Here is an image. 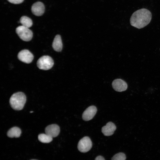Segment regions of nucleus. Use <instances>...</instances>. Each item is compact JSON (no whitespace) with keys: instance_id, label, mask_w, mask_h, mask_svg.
Wrapping results in <instances>:
<instances>
[{"instance_id":"f257e3e1","label":"nucleus","mask_w":160,"mask_h":160,"mask_svg":"<svg viewBox=\"0 0 160 160\" xmlns=\"http://www.w3.org/2000/svg\"><path fill=\"white\" fill-rule=\"evenodd\" d=\"M151 12L145 9H142L134 12L130 19L132 26L138 29L144 28L150 22L151 19Z\"/></svg>"},{"instance_id":"f03ea898","label":"nucleus","mask_w":160,"mask_h":160,"mask_svg":"<svg viewBox=\"0 0 160 160\" xmlns=\"http://www.w3.org/2000/svg\"><path fill=\"white\" fill-rule=\"evenodd\" d=\"M26 101V97L22 92H18L13 94L11 97L9 103L14 110H20L23 108Z\"/></svg>"},{"instance_id":"7ed1b4c3","label":"nucleus","mask_w":160,"mask_h":160,"mask_svg":"<svg viewBox=\"0 0 160 160\" xmlns=\"http://www.w3.org/2000/svg\"><path fill=\"white\" fill-rule=\"evenodd\" d=\"M54 65V61L50 56L44 55L40 57L38 60L37 65L40 69L47 70L51 69Z\"/></svg>"},{"instance_id":"20e7f679","label":"nucleus","mask_w":160,"mask_h":160,"mask_svg":"<svg viewBox=\"0 0 160 160\" xmlns=\"http://www.w3.org/2000/svg\"><path fill=\"white\" fill-rule=\"evenodd\" d=\"M16 31L19 37L24 41H29L32 38L33 32L29 28L21 25L16 28Z\"/></svg>"},{"instance_id":"39448f33","label":"nucleus","mask_w":160,"mask_h":160,"mask_svg":"<svg viewBox=\"0 0 160 160\" xmlns=\"http://www.w3.org/2000/svg\"><path fill=\"white\" fill-rule=\"evenodd\" d=\"M92 146V143L91 139L89 137L86 136L79 141L78 145V148L80 152L85 153L89 151Z\"/></svg>"},{"instance_id":"423d86ee","label":"nucleus","mask_w":160,"mask_h":160,"mask_svg":"<svg viewBox=\"0 0 160 160\" xmlns=\"http://www.w3.org/2000/svg\"><path fill=\"white\" fill-rule=\"evenodd\" d=\"M17 57L20 61L26 63H31L33 58L32 54L27 49L20 51L18 53Z\"/></svg>"},{"instance_id":"0eeeda50","label":"nucleus","mask_w":160,"mask_h":160,"mask_svg":"<svg viewBox=\"0 0 160 160\" xmlns=\"http://www.w3.org/2000/svg\"><path fill=\"white\" fill-rule=\"evenodd\" d=\"M112 86L116 91L121 92L126 90L127 88L126 82L121 79H116L112 82Z\"/></svg>"},{"instance_id":"6e6552de","label":"nucleus","mask_w":160,"mask_h":160,"mask_svg":"<svg viewBox=\"0 0 160 160\" xmlns=\"http://www.w3.org/2000/svg\"><path fill=\"white\" fill-rule=\"evenodd\" d=\"M97 111L96 107L93 105L87 108L84 112L82 115L83 119L85 121L92 119L95 115Z\"/></svg>"},{"instance_id":"1a4fd4ad","label":"nucleus","mask_w":160,"mask_h":160,"mask_svg":"<svg viewBox=\"0 0 160 160\" xmlns=\"http://www.w3.org/2000/svg\"><path fill=\"white\" fill-rule=\"evenodd\" d=\"M31 10L33 13L36 16H41L44 14L45 7L41 2L38 1L33 4L32 6Z\"/></svg>"},{"instance_id":"9d476101","label":"nucleus","mask_w":160,"mask_h":160,"mask_svg":"<svg viewBox=\"0 0 160 160\" xmlns=\"http://www.w3.org/2000/svg\"><path fill=\"white\" fill-rule=\"evenodd\" d=\"M45 133L52 137L57 136L59 134L60 129L56 124H52L47 126L45 129Z\"/></svg>"},{"instance_id":"9b49d317","label":"nucleus","mask_w":160,"mask_h":160,"mask_svg":"<svg viewBox=\"0 0 160 160\" xmlns=\"http://www.w3.org/2000/svg\"><path fill=\"white\" fill-rule=\"evenodd\" d=\"M116 129L115 124L111 122H109L102 128V132L106 136L112 135Z\"/></svg>"},{"instance_id":"f8f14e48","label":"nucleus","mask_w":160,"mask_h":160,"mask_svg":"<svg viewBox=\"0 0 160 160\" xmlns=\"http://www.w3.org/2000/svg\"><path fill=\"white\" fill-rule=\"evenodd\" d=\"M52 46L55 50L57 52H60L63 48V43L60 35L56 36L53 40Z\"/></svg>"},{"instance_id":"ddd939ff","label":"nucleus","mask_w":160,"mask_h":160,"mask_svg":"<svg viewBox=\"0 0 160 160\" xmlns=\"http://www.w3.org/2000/svg\"><path fill=\"white\" fill-rule=\"evenodd\" d=\"M21 133V129L17 127H14L10 129L7 132V135L9 137H19Z\"/></svg>"},{"instance_id":"4468645a","label":"nucleus","mask_w":160,"mask_h":160,"mask_svg":"<svg viewBox=\"0 0 160 160\" xmlns=\"http://www.w3.org/2000/svg\"><path fill=\"white\" fill-rule=\"evenodd\" d=\"M20 23L23 25L25 27L29 28L31 27L33 24L31 19L26 16H23L20 19Z\"/></svg>"},{"instance_id":"2eb2a0df","label":"nucleus","mask_w":160,"mask_h":160,"mask_svg":"<svg viewBox=\"0 0 160 160\" xmlns=\"http://www.w3.org/2000/svg\"><path fill=\"white\" fill-rule=\"evenodd\" d=\"M38 138L40 141L44 143H49L52 140V137L46 133L39 134Z\"/></svg>"},{"instance_id":"dca6fc26","label":"nucleus","mask_w":160,"mask_h":160,"mask_svg":"<svg viewBox=\"0 0 160 160\" xmlns=\"http://www.w3.org/2000/svg\"><path fill=\"white\" fill-rule=\"evenodd\" d=\"M126 156L123 153H119L115 155L112 158L111 160H125Z\"/></svg>"},{"instance_id":"f3484780","label":"nucleus","mask_w":160,"mask_h":160,"mask_svg":"<svg viewBox=\"0 0 160 160\" xmlns=\"http://www.w3.org/2000/svg\"><path fill=\"white\" fill-rule=\"evenodd\" d=\"M24 0H7L9 2L15 4H20L23 2Z\"/></svg>"},{"instance_id":"a211bd4d","label":"nucleus","mask_w":160,"mask_h":160,"mask_svg":"<svg viewBox=\"0 0 160 160\" xmlns=\"http://www.w3.org/2000/svg\"><path fill=\"white\" fill-rule=\"evenodd\" d=\"M95 160H105L104 158L101 156H97Z\"/></svg>"},{"instance_id":"6ab92c4d","label":"nucleus","mask_w":160,"mask_h":160,"mask_svg":"<svg viewBox=\"0 0 160 160\" xmlns=\"http://www.w3.org/2000/svg\"><path fill=\"white\" fill-rule=\"evenodd\" d=\"M31 160H36V159H31Z\"/></svg>"},{"instance_id":"aec40b11","label":"nucleus","mask_w":160,"mask_h":160,"mask_svg":"<svg viewBox=\"0 0 160 160\" xmlns=\"http://www.w3.org/2000/svg\"><path fill=\"white\" fill-rule=\"evenodd\" d=\"M33 112V111H31V112H30V113H32V112Z\"/></svg>"}]
</instances>
